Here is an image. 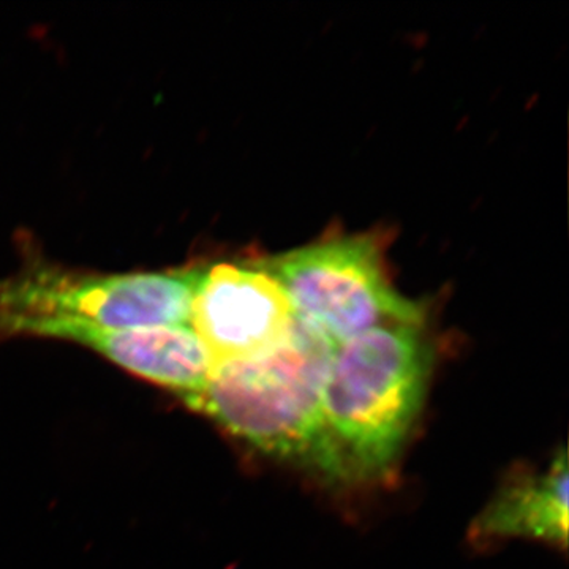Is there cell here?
I'll list each match as a JSON object with an SVG mask.
<instances>
[{"instance_id": "6da1fadb", "label": "cell", "mask_w": 569, "mask_h": 569, "mask_svg": "<svg viewBox=\"0 0 569 569\" xmlns=\"http://www.w3.org/2000/svg\"><path fill=\"white\" fill-rule=\"evenodd\" d=\"M335 348L295 317L268 350L213 369L190 407L268 456L336 481L350 479L323 415Z\"/></svg>"}, {"instance_id": "7a4b0ae2", "label": "cell", "mask_w": 569, "mask_h": 569, "mask_svg": "<svg viewBox=\"0 0 569 569\" xmlns=\"http://www.w3.org/2000/svg\"><path fill=\"white\" fill-rule=\"evenodd\" d=\"M421 325L378 326L335 348L323 415L348 473H387L402 452L430 373Z\"/></svg>"}, {"instance_id": "3957f363", "label": "cell", "mask_w": 569, "mask_h": 569, "mask_svg": "<svg viewBox=\"0 0 569 569\" xmlns=\"http://www.w3.org/2000/svg\"><path fill=\"white\" fill-rule=\"evenodd\" d=\"M201 264L93 274L37 263L0 279V337H52L69 326L122 331L190 325Z\"/></svg>"}, {"instance_id": "277c9868", "label": "cell", "mask_w": 569, "mask_h": 569, "mask_svg": "<svg viewBox=\"0 0 569 569\" xmlns=\"http://www.w3.org/2000/svg\"><path fill=\"white\" fill-rule=\"evenodd\" d=\"M282 288L295 317L337 347L396 323L421 325L419 306L392 287L377 239L317 242L261 263Z\"/></svg>"}, {"instance_id": "5b68a950", "label": "cell", "mask_w": 569, "mask_h": 569, "mask_svg": "<svg viewBox=\"0 0 569 569\" xmlns=\"http://www.w3.org/2000/svg\"><path fill=\"white\" fill-rule=\"evenodd\" d=\"M295 313L287 295L261 264H201L190 326L203 343L211 372L279 342Z\"/></svg>"}, {"instance_id": "8992f818", "label": "cell", "mask_w": 569, "mask_h": 569, "mask_svg": "<svg viewBox=\"0 0 569 569\" xmlns=\"http://www.w3.org/2000/svg\"><path fill=\"white\" fill-rule=\"evenodd\" d=\"M54 339L71 340L91 348L133 376L170 389L192 406L211 377V365L190 325L153 328L108 329L69 326Z\"/></svg>"}, {"instance_id": "52a82bcc", "label": "cell", "mask_w": 569, "mask_h": 569, "mask_svg": "<svg viewBox=\"0 0 569 569\" xmlns=\"http://www.w3.org/2000/svg\"><path fill=\"white\" fill-rule=\"evenodd\" d=\"M568 486L567 451L561 449L548 470L505 486L475 520L471 537L527 538L567 548Z\"/></svg>"}]
</instances>
